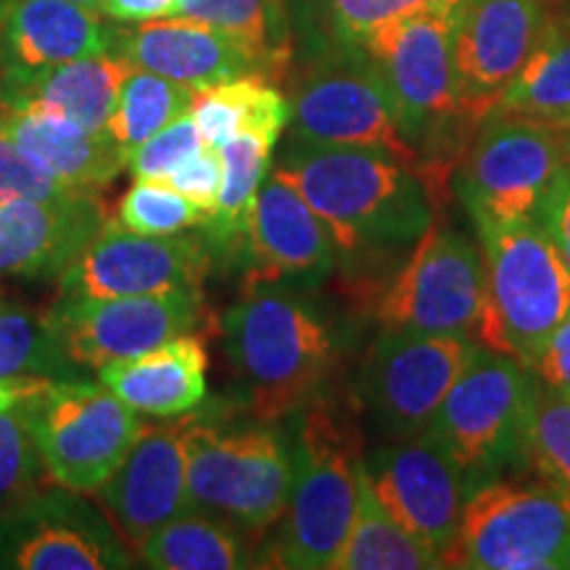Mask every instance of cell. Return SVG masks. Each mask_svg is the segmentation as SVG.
I'll return each mask as SVG.
<instances>
[{"instance_id":"b9f144b4","label":"cell","mask_w":570,"mask_h":570,"mask_svg":"<svg viewBox=\"0 0 570 570\" xmlns=\"http://www.w3.org/2000/svg\"><path fill=\"white\" fill-rule=\"evenodd\" d=\"M533 219L541 225V230L550 235V240L558 248L562 262L570 269V164L560 167L541 190L537 206H533Z\"/></svg>"},{"instance_id":"f546056e","label":"cell","mask_w":570,"mask_h":570,"mask_svg":"<svg viewBox=\"0 0 570 570\" xmlns=\"http://www.w3.org/2000/svg\"><path fill=\"white\" fill-rule=\"evenodd\" d=\"M428 0H285L296 59L360 51L367 35Z\"/></svg>"},{"instance_id":"484cf974","label":"cell","mask_w":570,"mask_h":570,"mask_svg":"<svg viewBox=\"0 0 570 570\" xmlns=\"http://www.w3.org/2000/svg\"><path fill=\"white\" fill-rule=\"evenodd\" d=\"M130 71V61L109 51L59 63L30 77H3L0 109L38 106L61 114L90 132H106L119 88Z\"/></svg>"},{"instance_id":"8992f818","label":"cell","mask_w":570,"mask_h":570,"mask_svg":"<svg viewBox=\"0 0 570 570\" xmlns=\"http://www.w3.org/2000/svg\"><path fill=\"white\" fill-rule=\"evenodd\" d=\"M537 402V375L510 356L479 346L452 383L423 436L439 444L473 487L523 468Z\"/></svg>"},{"instance_id":"9a60e30c","label":"cell","mask_w":570,"mask_h":570,"mask_svg":"<svg viewBox=\"0 0 570 570\" xmlns=\"http://www.w3.org/2000/svg\"><path fill=\"white\" fill-rule=\"evenodd\" d=\"M214 256L202 233L138 235L106 219L59 277L61 296H142L204 288Z\"/></svg>"},{"instance_id":"ee69618b","label":"cell","mask_w":570,"mask_h":570,"mask_svg":"<svg viewBox=\"0 0 570 570\" xmlns=\"http://www.w3.org/2000/svg\"><path fill=\"white\" fill-rule=\"evenodd\" d=\"M180 0H101V13L117 24L177 17Z\"/></svg>"},{"instance_id":"74e56055","label":"cell","mask_w":570,"mask_h":570,"mask_svg":"<svg viewBox=\"0 0 570 570\" xmlns=\"http://www.w3.org/2000/svg\"><path fill=\"white\" fill-rule=\"evenodd\" d=\"M46 462L32 436L24 402L0 410V508L48 487Z\"/></svg>"},{"instance_id":"5bb4252c","label":"cell","mask_w":570,"mask_h":570,"mask_svg":"<svg viewBox=\"0 0 570 570\" xmlns=\"http://www.w3.org/2000/svg\"><path fill=\"white\" fill-rule=\"evenodd\" d=\"M570 164V127L489 114L470 142L458 194L470 219H518L533 214L541 190Z\"/></svg>"},{"instance_id":"c3c4849f","label":"cell","mask_w":570,"mask_h":570,"mask_svg":"<svg viewBox=\"0 0 570 570\" xmlns=\"http://www.w3.org/2000/svg\"><path fill=\"white\" fill-rule=\"evenodd\" d=\"M0 304H3V302H0Z\"/></svg>"},{"instance_id":"e0dca14e","label":"cell","mask_w":570,"mask_h":570,"mask_svg":"<svg viewBox=\"0 0 570 570\" xmlns=\"http://www.w3.org/2000/svg\"><path fill=\"white\" fill-rule=\"evenodd\" d=\"M547 6L541 0H458L454 77L465 127L479 130L529 59Z\"/></svg>"},{"instance_id":"9c48e42d","label":"cell","mask_w":570,"mask_h":570,"mask_svg":"<svg viewBox=\"0 0 570 570\" xmlns=\"http://www.w3.org/2000/svg\"><path fill=\"white\" fill-rule=\"evenodd\" d=\"M24 407L48 479L77 494H96L142 433L140 412L80 377H51Z\"/></svg>"},{"instance_id":"8fae6325","label":"cell","mask_w":570,"mask_h":570,"mask_svg":"<svg viewBox=\"0 0 570 570\" xmlns=\"http://www.w3.org/2000/svg\"><path fill=\"white\" fill-rule=\"evenodd\" d=\"M483 309L481 248L452 227H428L375 304L383 331L475 338Z\"/></svg>"},{"instance_id":"f35d334b","label":"cell","mask_w":570,"mask_h":570,"mask_svg":"<svg viewBox=\"0 0 570 570\" xmlns=\"http://www.w3.org/2000/svg\"><path fill=\"white\" fill-rule=\"evenodd\" d=\"M204 146L206 140L194 114L185 111L159 132H154L151 138L142 140L140 146L130 148L125 154L127 169L135 175V180H167L185 159L202 151Z\"/></svg>"},{"instance_id":"d590c367","label":"cell","mask_w":570,"mask_h":570,"mask_svg":"<svg viewBox=\"0 0 570 570\" xmlns=\"http://www.w3.org/2000/svg\"><path fill=\"white\" fill-rule=\"evenodd\" d=\"M525 465L570 502V396L554 394L539 377Z\"/></svg>"},{"instance_id":"4dcf8cb0","label":"cell","mask_w":570,"mask_h":570,"mask_svg":"<svg viewBox=\"0 0 570 570\" xmlns=\"http://www.w3.org/2000/svg\"><path fill=\"white\" fill-rule=\"evenodd\" d=\"M338 570H428L441 568V558L417 541L386 510L370 481L365 458L356 468V508L346 544L341 550Z\"/></svg>"},{"instance_id":"6da1fadb","label":"cell","mask_w":570,"mask_h":570,"mask_svg":"<svg viewBox=\"0 0 570 570\" xmlns=\"http://www.w3.org/2000/svg\"><path fill=\"white\" fill-rule=\"evenodd\" d=\"M219 336L246 410L265 423L325 402L344 352L333 320L294 285L244 291L219 317Z\"/></svg>"},{"instance_id":"ba28073f","label":"cell","mask_w":570,"mask_h":570,"mask_svg":"<svg viewBox=\"0 0 570 570\" xmlns=\"http://www.w3.org/2000/svg\"><path fill=\"white\" fill-rule=\"evenodd\" d=\"M441 568L570 570V502L544 481L479 483Z\"/></svg>"},{"instance_id":"f1b7e54d","label":"cell","mask_w":570,"mask_h":570,"mask_svg":"<svg viewBox=\"0 0 570 570\" xmlns=\"http://www.w3.org/2000/svg\"><path fill=\"white\" fill-rule=\"evenodd\" d=\"M190 114L204 140L214 148L225 146L240 132H256L277 142L291 122V104L275 82L252 75L198 88Z\"/></svg>"},{"instance_id":"bcb514c9","label":"cell","mask_w":570,"mask_h":570,"mask_svg":"<svg viewBox=\"0 0 570 570\" xmlns=\"http://www.w3.org/2000/svg\"><path fill=\"white\" fill-rule=\"evenodd\" d=\"M71 3H80L85 9H92V11H101V0H71Z\"/></svg>"},{"instance_id":"1f68e13d","label":"cell","mask_w":570,"mask_h":570,"mask_svg":"<svg viewBox=\"0 0 570 570\" xmlns=\"http://www.w3.org/2000/svg\"><path fill=\"white\" fill-rule=\"evenodd\" d=\"M135 552L142 566L154 570H235L254 566L244 533L202 510H185L167 520Z\"/></svg>"},{"instance_id":"3957f363","label":"cell","mask_w":570,"mask_h":570,"mask_svg":"<svg viewBox=\"0 0 570 570\" xmlns=\"http://www.w3.org/2000/svg\"><path fill=\"white\" fill-rule=\"evenodd\" d=\"M483 256V309L475 338L525 370L570 312V269L529 217L473 219Z\"/></svg>"},{"instance_id":"44dd1931","label":"cell","mask_w":570,"mask_h":570,"mask_svg":"<svg viewBox=\"0 0 570 570\" xmlns=\"http://www.w3.org/2000/svg\"><path fill=\"white\" fill-rule=\"evenodd\" d=\"M111 51L135 69L169 77L194 90L252 75L269 80L262 61L244 42L190 17L151 19L130 27L114 24Z\"/></svg>"},{"instance_id":"2e32d148","label":"cell","mask_w":570,"mask_h":570,"mask_svg":"<svg viewBox=\"0 0 570 570\" xmlns=\"http://www.w3.org/2000/svg\"><path fill=\"white\" fill-rule=\"evenodd\" d=\"M202 312V291L180 288L114 298L59 296L46 315L69 360L98 373L109 362L138 356L190 333Z\"/></svg>"},{"instance_id":"ab89813d","label":"cell","mask_w":570,"mask_h":570,"mask_svg":"<svg viewBox=\"0 0 570 570\" xmlns=\"http://www.w3.org/2000/svg\"><path fill=\"white\" fill-rule=\"evenodd\" d=\"M90 190L71 188L59 177L40 169L30 156L13 146V140L0 127V202L13 198H38V202H56V198L88 196Z\"/></svg>"},{"instance_id":"7dc6e473","label":"cell","mask_w":570,"mask_h":570,"mask_svg":"<svg viewBox=\"0 0 570 570\" xmlns=\"http://www.w3.org/2000/svg\"><path fill=\"white\" fill-rule=\"evenodd\" d=\"M541 3H544V6H562V3H568V0H541Z\"/></svg>"},{"instance_id":"603a6c76","label":"cell","mask_w":570,"mask_h":570,"mask_svg":"<svg viewBox=\"0 0 570 570\" xmlns=\"http://www.w3.org/2000/svg\"><path fill=\"white\" fill-rule=\"evenodd\" d=\"M114 24L71 0H0V80L109 53Z\"/></svg>"},{"instance_id":"cb8c5ba5","label":"cell","mask_w":570,"mask_h":570,"mask_svg":"<svg viewBox=\"0 0 570 570\" xmlns=\"http://www.w3.org/2000/svg\"><path fill=\"white\" fill-rule=\"evenodd\" d=\"M0 127L21 154L71 188L101 194L127 167L125 151L109 135L85 130L38 106L0 109Z\"/></svg>"},{"instance_id":"e575fe53","label":"cell","mask_w":570,"mask_h":570,"mask_svg":"<svg viewBox=\"0 0 570 570\" xmlns=\"http://www.w3.org/2000/svg\"><path fill=\"white\" fill-rule=\"evenodd\" d=\"M46 312L0 304V381L6 377H77Z\"/></svg>"},{"instance_id":"7bdbcfd3","label":"cell","mask_w":570,"mask_h":570,"mask_svg":"<svg viewBox=\"0 0 570 570\" xmlns=\"http://www.w3.org/2000/svg\"><path fill=\"white\" fill-rule=\"evenodd\" d=\"M531 373L554 394L570 396V312L552 331Z\"/></svg>"},{"instance_id":"7a4b0ae2","label":"cell","mask_w":570,"mask_h":570,"mask_svg":"<svg viewBox=\"0 0 570 570\" xmlns=\"http://www.w3.org/2000/svg\"><path fill=\"white\" fill-rule=\"evenodd\" d=\"M273 169L323 219L338 254L415 244L433 225L431 185L373 148L288 138Z\"/></svg>"},{"instance_id":"5b68a950","label":"cell","mask_w":570,"mask_h":570,"mask_svg":"<svg viewBox=\"0 0 570 570\" xmlns=\"http://www.w3.org/2000/svg\"><path fill=\"white\" fill-rule=\"evenodd\" d=\"M296 417L291 441L294 481L275 544V566L327 570L336 566L354 520L360 436L327 402Z\"/></svg>"},{"instance_id":"ac0fdd59","label":"cell","mask_w":570,"mask_h":570,"mask_svg":"<svg viewBox=\"0 0 570 570\" xmlns=\"http://www.w3.org/2000/svg\"><path fill=\"white\" fill-rule=\"evenodd\" d=\"M365 468L391 515L444 558L458 537L470 491L475 489L465 470L423 433L375 446Z\"/></svg>"},{"instance_id":"4fadbf2b","label":"cell","mask_w":570,"mask_h":570,"mask_svg":"<svg viewBox=\"0 0 570 570\" xmlns=\"http://www.w3.org/2000/svg\"><path fill=\"white\" fill-rule=\"evenodd\" d=\"M0 568L122 570L135 560L109 512L48 483L0 510Z\"/></svg>"},{"instance_id":"83f0119b","label":"cell","mask_w":570,"mask_h":570,"mask_svg":"<svg viewBox=\"0 0 570 570\" xmlns=\"http://www.w3.org/2000/svg\"><path fill=\"white\" fill-rule=\"evenodd\" d=\"M491 114L570 127V11L547 13L529 59Z\"/></svg>"},{"instance_id":"d4e9b609","label":"cell","mask_w":570,"mask_h":570,"mask_svg":"<svg viewBox=\"0 0 570 570\" xmlns=\"http://www.w3.org/2000/svg\"><path fill=\"white\" fill-rule=\"evenodd\" d=\"M206 370L204 338L183 333L138 356L109 362L98 370V381L140 415L173 420L204 402Z\"/></svg>"},{"instance_id":"836d02e7","label":"cell","mask_w":570,"mask_h":570,"mask_svg":"<svg viewBox=\"0 0 570 570\" xmlns=\"http://www.w3.org/2000/svg\"><path fill=\"white\" fill-rule=\"evenodd\" d=\"M194 88L180 85L169 77L154 75V71L135 69L125 77L119 88L117 106L106 125V135L127 154L140 146L161 127H167L180 114L190 111L194 104Z\"/></svg>"},{"instance_id":"f6af8a7d","label":"cell","mask_w":570,"mask_h":570,"mask_svg":"<svg viewBox=\"0 0 570 570\" xmlns=\"http://www.w3.org/2000/svg\"><path fill=\"white\" fill-rule=\"evenodd\" d=\"M46 381H51V377H6V381H0V410H9L13 404L24 402Z\"/></svg>"},{"instance_id":"7402d4cb","label":"cell","mask_w":570,"mask_h":570,"mask_svg":"<svg viewBox=\"0 0 570 570\" xmlns=\"http://www.w3.org/2000/svg\"><path fill=\"white\" fill-rule=\"evenodd\" d=\"M106 219L101 194L0 202V277L59 281Z\"/></svg>"},{"instance_id":"8d00e7d4","label":"cell","mask_w":570,"mask_h":570,"mask_svg":"<svg viewBox=\"0 0 570 570\" xmlns=\"http://www.w3.org/2000/svg\"><path fill=\"white\" fill-rule=\"evenodd\" d=\"M206 212L164 180H135L117 206V223L138 235H175L198 230Z\"/></svg>"},{"instance_id":"d6986e66","label":"cell","mask_w":570,"mask_h":570,"mask_svg":"<svg viewBox=\"0 0 570 570\" xmlns=\"http://www.w3.org/2000/svg\"><path fill=\"white\" fill-rule=\"evenodd\" d=\"M240 269L244 291L259 285L309 291L336 269V246L323 219L273 167L256 194Z\"/></svg>"},{"instance_id":"ffe728a7","label":"cell","mask_w":570,"mask_h":570,"mask_svg":"<svg viewBox=\"0 0 570 570\" xmlns=\"http://www.w3.org/2000/svg\"><path fill=\"white\" fill-rule=\"evenodd\" d=\"M185 423L183 415L177 423L142 428L122 465L96 491L132 550L167 520L190 510Z\"/></svg>"},{"instance_id":"60d3db41","label":"cell","mask_w":570,"mask_h":570,"mask_svg":"<svg viewBox=\"0 0 570 570\" xmlns=\"http://www.w3.org/2000/svg\"><path fill=\"white\" fill-rule=\"evenodd\" d=\"M223 154L206 142L202 151H196L190 159H185L180 167L164 183H169L177 194H183L188 202H194L198 209L209 214L217 206L219 190H223Z\"/></svg>"},{"instance_id":"d6a6232c","label":"cell","mask_w":570,"mask_h":570,"mask_svg":"<svg viewBox=\"0 0 570 570\" xmlns=\"http://www.w3.org/2000/svg\"><path fill=\"white\" fill-rule=\"evenodd\" d=\"M177 17L206 21L233 35L262 61L269 80H288L296 46L285 0H180Z\"/></svg>"},{"instance_id":"30bf717a","label":"cell","mask_w":570,"mask_h":570,"mask_svg":"<svg viewBox=\"0 0 570 570\" xmlns=\"http://www.w3.org/2000/svg\"><path fill=\"white\" fill-rule=\"evenodd\" d=\"M288 104V138L323 146L373 148L394 156L423 177L417 148L399 130L386 88L362 48L298 61L291 77Z\"/></svg>"},{"instance_id":"7c38bea8","label":"cell","mask_w":570,"mask_h":570,"mask_svg":"<svg viewBox=\"0 0 570 570\" xmlns=\"http://www.w3.org/2000/svg\"><path fill=\"white\" fill-rule=\"evenodd\" d=\"M479 344L470 336L381 331L365 356L360 396L389 441L425 433Z\"/></svg>"},{"instance_id":"52a82bcc","label":"cell","mask_w":570,"mask_h":570,"mask_svg":"<svg viewBox=\"0 0 570 570\" xmlns=\"http://www.w3.org/2000/svg\"><path fill=\"white\" fill-rule=\"evenodd\" d=\"M458 0H428L367 35L362 51L381 77L407 142H433L462 122L454 77ZM420 154V151H417Z\"/></svg>"},{"instance_id":"277c9868","label":"cell","mask_w":570,"mask_h":570,"mask_svg":"<svg viewBox=\"0 0 570 570\" xmlns=\"http://www.w3.org/2000/svg\"><path fill=\"white\" fill-rule=\"evenodd\" d=\"M190 510L225 520L246 539L281 523L294 481V444L275 423H214L188 417L185 423Z\"/></svg>"},{"instance_id":"4316f807","label":"cell","mask_w":570,"mask_h":570,"mask_svg":"<svg viewBox=\"0 0 570 570\" xmlns=\"http://www.w3.org/2000/svg\"><path fill=\"white\" fill-rule=\"evenodd\" d=\"M275 142L256 132H240L219 146L223 154V190L217 206L206 214L198 233L212 248L214 265H238L244 262L246 233L252 209L269 167H273Z\"/></svg>"}]
</instances>
